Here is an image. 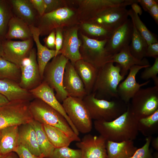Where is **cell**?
I'll return each mask as SVG.
<instances>
[{"mask_svg": "<svg viewBox=\"0 0 158 158\" xmlns=\"http://www.w3.org/2000/svg\"><path fill=\"white\" fill-rule=\"evenodd\" d=\"M109 62L116 63L119 64L121 67V74L124 77L134 65L150 66L146 58L140 60L134 57L130 52L129 45L124 47L119 52L113 55Z\"/></svg>", "mask_w": 158, "mask_h": 158, "instance_id": "603a6c76", "label": "cell"}, {"mask_svg": "<svg viewBox=\"0 0 158 158\" xmlns=\"http://www.w3.org/2000/svg\"><path fill=\"white\" fill-rule=\"evenodd\" d=\"M128 16L136 28L141 35L146 41L148 45L158 42L157 39L154 34L151 32L140 20L139 15L131 9L128 10Z\"/></svg>", "mask_w": 158, "mask_h": 158, "instance_id": "8d00e7d4", "label": "cell"}, {"mask_svg": "<svg viewBox=\"0 0 158 158\" xmlns=\"http://www.w3.org/2000/svg\"><path fill=\"white\" fill-rule=\"evenodd\" d=\"M39 16H41L45 13L46 6L44 0H30Z\"/></svg>", "mask_w": 158, "mask_h": 158, "instance_id": "ee69618b", "label": "cell"}, {"mask_svg": "<svg viewBox=\"0 0 158 158\" xmlns=\"http://www.w3.org/2000/svg\"><path fill=\"white\" fill-rule=\"evenodd\" d=\"M13 16L8 0H0V41L5 40L9 21Z\"/></svg>", "mask_w": 158, "mask_h": 158, "instance_id": "e575fe53", "label": "cell"}, {"mask_svg": "<svg viewBox=\"0 0 158 158\" xmlns=\"http://www.w3.org/2000/svg\"><path fill=\"white\" fill-rule=\"evenodd\" d=\"M0 93L9 102L17 100L31 102L35 98L29 91L21 88L18 83L8 79L0 80Z\"/></svg>", "mask_w": 158, "mask_h": 158, "instance_id": "7402d4cb", "label": "cell"}, {"mask_svg": "<svg viewBox=\"0 0 158 158\" xmlns=\"http://www.w3.org/2000/svg\"><path fill=\"white\" fill-rule=\"evenodd\" d=\"M151 66H140L135 65L129 70L128 74L126 79L119 84L117 87L118 97L128 104L137 92L143 86L148 84L150 80L141 84L136 81V75L141 69Z\"/></svg>", "mask_w": 158, "mask_h": 158, "instance_id": "2e32d148", "label": "cell"}, {"mask_svg": "<svg viewBox=\"0 0 158 158\" xmlns=\"http://www.w3.org/2000/svg\"><path fill=\"white\" fill-rule=\"evenodd\" d=\"M0 131V155L15 152L20 145L19 126H8Z\"/></svg>", "mask_w": 158, "mask_h": 158, "instance_id": "484cf974", "label": "cell"}, {"mask_svg": "<svg viewBox=\"0 0 158 158\" xmlns=\"http://www.w3.org/2000/svg\"><path fill=\"white\" fill-rule=\"evenodd\" d=\"M51 158H82V153L79 149L64 146L55 148Z\"/></svg>", "mask_w": 158, "mask_h": 158, "instance_id": "74e56055", "label": "cell"}, {"mask_svg": "<svg viewBox=\"0 0 158 158\" xmlns=\"http://www.w3.org/2000/svg\"><path fill=\"white\" fill-rule=\"evenodd\" d=\"M128 10L126 7L111 8L90 20V22L115 30L128 19Z\"/></svg>", "mask_w": 158, "mask_h": 158, "instance_id": "5bb4252c", "label": "cell"}, {"mask_svg": "<svg viewBox=\"0 0 158 158\" xmlns=\"http://www.w3.org/2000/svg\"><path fill=\"white\" fill-rule=\"evenodd\" d=\"M68 61L62 54L58 55L48 63L43 73V81L55 90V96L60 102L68 97L63 84L65 68Z\"/></svg>", "mask_w": 158, "mask_h": 158, "instance_id": "8992f818", "label": "cell"}, {"mask_svg": "<svg viewBox=\"0 0 158 158\" xmlns=\"http://www.w3.org/2000/svg\"><path fill=\"white\" fill-rule=\"evenodd\" d=\"M138 131L144 136H152L158 132V109L152 114L138 121Z\"/></svg>", "mask_w": 158, "mask_h": 158, "instance_id": "d6a6232c", "label": "cell"}, {"mask_svg": "<svg viewBox=\"0 0 158 158\" xmlns=\"http://www.w3.org/2000/svg\"><path fill=\"white\" fill-rule=\"evenodd\" d=\"M132 21L127 20L113 32L105 46L107 51L113 55L118 53L124 47L129 45L133 32Z\"/></svg>", "mask_w": 158, "mask_h": 158, "instance_id": "9a60e30c", "label": "cell"}, {"mask_svg": "<svg viewBox=\"0 0 158 158\" xmlns=\"http://www.w3.org/2000/svg\"></svg>", "mask_w": 158, "mask_h": 158, "instance_id": "6f0895ef", "label": "cell"}, {"mask_svg": "<svg viewBox=\"0 0 158 158\" xmlns=\"http://www.w3.org/2000/svg\"><path fill=\"white\" fill-rule=\"evenodd\" d=\"M33 43L32 38L22 41L5 39L2 42V57L20 67L22 60L29 56Z\"/></svg>", "mask_w": 158, "mask_h": 158, "instance_id": "7c38bea8", "label": "cell"}, {"mask_svg": "<svg viewBox=\"0 0 158 158\" xmlns=\"http://www.w3.org/2000/svg\"><path fill=\"white\" fill-rule=\"evenodd\" d=\"M20 126V144L25 146L34 155L43 158L38 144L35 131L30 123Z\"/></svg>", "mask_w": 158, "mask_h": 158, "instance_id": "83f0119b", "label": "cell"}, {"mask_svg": "<svg viewBox=\"0 0 158 158\" xmlns=\"http://www.w3.org/2000/svg\"><path fill=\"white\" fill-rule=\"evenodd\" d=\"M80 6L87 12L90 19L112 8L131 5L137 0H78Z\"/></svg>", "mask_w": 158, "mask_h": 158, "instance_id": "d6986e66", "label": "cell"}, {"mask_svg": "<svg viewBox=\"0 0 158 158\" xmlns=\"http://www.w3.org/2000/svg\"><path fill=\"white\" fill-rule=\"evenodd\" d=\"M15 152H11L3 155H0V158H19Z\"/></svg>", "mask_w": 158, "mask_h": 158, "instance_id": "f5cc1de1", "label": "cell"}, {"mask_svg": "<svg viewBox=\"0 0 158 158\" xmlns=\"http://www.w3.org/2000/svg\"><path fill=\"white\" fill-rule=\"evenodd\" d=\"M55 30L52 31L44 39L45 47L49 49L55 50Z\"/></svg>", "mask_w": 158, "mask_h": 158, "instance_id": "f6af8a7d", "label": "cell"}, {"mask_svg": "<svg viewBox=\"0 0 158 158\" xmlns=\"http://www.w3.org/2000/svg\"><path fill=\"white\" fill-rule=\"evenodd\" d=\"M30 123L35 131L38 144L43 158H51L55 148L49 140L43 124L34 119Z\"/></svg>", "mask_w": 158, "mask_h": 158, "instance_id": "f546056e", "label": "cell"}, {"mask_svg": "<svg viewBox=\"0 0 158 158\" xmlns=\"http://www.w3.org/2000/svg\"><path fill=\"white\" fill-rule=\"evenodd\" d=\"M32 37L37 47V57L39 72L43 80L45 67L52 59L57 55L55 50L49 49L41 43L40 40L39 30L35 26H29Z\"/></svg>", "mask_w": 158, "mask_h": 158, "instance_id": "d4e9b609", "label": "cell"}, {"mask_svg": "<svg viewBox=\"0 0 158 158\" xmlns=\"http://www.w3.org/2000/svg\"><path fill=\"white\" fill-rule=\"evenodd\" d=\"M152 146L157 151H158V137L152 138L151 142Z\"/></svg>", "mask_w": 158, "mask_h": 158, "instance_id": "816d5d0a", "label": "cell"}, {"mask_svg": "<svg viewBox=\"0 0 158 158\" xmlns=\"http://www.w3.org/2000/svg\"><path fill=\"white\" fill-rule=\"evenodd\" d=\"M15 152L19 158H42L32 154L25 146L21 144H20Z\"/></svg>", "mask_w": 158, "mask_h": 158, "instance_id": "b9f144b4", "label": "cell"}, {"mask_svg": "<svg viewBox=\"0 0 158 158\" xmlns=\"http://www.w3.org/2000/svg\"><path fill=\"white\" fill-rule=\"evenodd\" d=\"M152 158H158V152L157 151L155 152L153 155Z\"/></svg>", "mask_w": 158, "mask_h": 158, "instance_id": "11a10c76", "label": "cell"}, {"mask_svg": "<svg viewBox=\"0 0 158 158\" xmlns=\"http://www.w3.org/2000/svg\"><path fill=\"white\" fill-rule=\"evenodd\" d=\"M152 138V136L147 137L144 145L138 149L134 154L129 158H152V152L150 148Z\"/></svg>", "mask_w": 158, "mask_h": 158, "instance_id": "ab89813d", "label": "cell"}, {"mask_svg": "<svg viewBox=\"0 0 158 158\" xmlns=\"http://www.w3.org/2000/svg\"><path fill=\"white\" fill-rule=\"evenodd\" d=\"M47 138L55 148L68 146L73 141L59 129L47 125L43 124Z\"/></svg>", "mask_w": 158, "mask_h": 158, "instance_id": "4dcf8cb0", "label": "cell"}, {"mask_svg": "<svg viewBox=\"0 0 158 158\" xmlns=\"http://www.w3.org/2000/svg\"><path fill=\"white\" fill-rule=\"evenodd\" d=\"M21 78L19 83L22 88L31 90L42 82L37 61L36 49L33 47L29 56L22 61L20 66Z\"/></svg>", "mask_w": 158, "mask_h": 158, "instance_id": "8fae6325", "label": "cell"}, {"mask_svg": "<svg viewBox=\"0 0 158 158\" xmlns=\"http://www.w3.org/2000/svg\"><path fill=\"white\" fill-rule=\"evenodd\" d=\"M138 121L128 105L127 110L115 119L95 121L94 125L96 130L107 141L119 142L136 138L139 132Z\"/></svg>", "mask_w": 158, "mask_h": 158, "instance_id": "6da1fadb", "label": "cell"}, {"mask_svg": "<svg viewBox=\"0 0 158 158\" xmlns=\"http://www.w3.org/2000/svg\"><path fill=\"white\" fill-rule=\"evenodd\" d=\"M107 140L100 135H85L76 146L81 152L82 158H107Z\"/></svg>", "mask_w": 158, "mask_h": 158, "instance_id": "4fadbf2b", "label": "cell"}, {"mask_svg": "<svg viewBox=\"0 0 158 158\" xmlns=\"http://www.w3.org/2000/svg\"><path fill=\"white\" fill-rule=\"evenodd\" d=\"M92 119L112 121L127 110L128 104L119 98L108 101L96 98L92 93L83 99Z\"/></svg>", "mask_w": 158, "mask_h": 158, "instance_id": "277c9868", "label": "cell"}, {"mask_svg": "<svg viewBox=\"0 0 158 158\" xmlns=\"http://www.w3.org/2000/svg\"><path fill=\"white\" fill-rule=\"evenodd\" d=\"M82 27L92 39L100 40H109L115 31L90 22L83 24Z\"/></svg>", "mask_w": 158, "mask_h": 158, "instance_id": "d590c367", "label": "cell"}, {"mask_svg": "<svg viewBox=\"0 0 158 158\" xmlns=\"http://www.w3.org/2000/svg\"><path fill=\"white\" fill-rule=\"evenodd\" d=\"M46 7L45 13L50 12L62 7L63 1L59 0H44Z\"/></svg>", "mask_w": 158, "mask_h": 158, "instance_id": "60d3db41", "label": "cell"}, {"mask_svg": "<svg viewBox=\"0 0 158 158\" xmlns=\"http://www.w3.org/2000/svg\"><path fill=\"white\" fill-rule=\"evenodd\" d=\"M29 91L35 98L41 100L61 114L66 119L74 133L78 136L79 133L67 116L62 104L56 98L54 90L45 82L43 81L39 86Z\"/></svg>", "mask_w": 158, "mask_h": 158, "instance_id": "e0dca14e", "label": "cell"}, {"mask_svg": "<svg viewBox=\"0 0 158 158\" xmlns=\"http://www.w3.org/2000/svg\"><path fill=\"white\" fill-rule=\"evenodd\" d=\"M21 78L20 67L0 57V80L9 79L19 83Z\"/></svg>", "mask_w": 158, "mask_h": 158, "instance_id": "836d02e7", "label": "cell"}, {"mask_svg": "<svg viewBox=\"0 0 158 158\" xmlns=\"http://www.w3.org/2000/svg\"><path fill=\"white\" fill-rule=\"evenodd\" d=\"M137 149L132 140L119 142L107 141V158H129L134 154Z\"/></svg>", "mask_w": 158, "mask_h": 158, "instance_id": "4316f807", "label": "cell"}, {"mask_svg": "<svg viewBox=\"0 0 158 158\" xmlns=\"http://www.w3.org/2000/svg\"><path fill=\"white\" fill-rule=\"evenodd\" d=\"M137 2L144 11L147 12L153 5L158 3V1L156 0H137Z\"/></svg>", "mask_w": 158, "mask_h": 158, "instance_id": "7dc6e473", "label": "cell"}, {"mask_svg": "<svg viewBox=\"0 0 158 158\" xmlns=\"http://www.w3.org/2000/svg\"><path fill=\"white\" fill-rule=\"evenodd\" d=\"M132 23L133 29L131 43L129 45L130 50L134 57L141 60L145 57L148 44L137 30L133 22Z\"/></svg>", "mask_w": 158, "mask_h": 158, "instance_id": "1f68e13d", "label": "cell"}, {"mask_svg": "<svg viewBox=\"0 0 158 158\" xmlns=\"http://www.w3.org/2000/svg\"><path fill=\"white\" fill-rule=\"evenodd\" d=\"M156 23L158 24V3L153 5L148 11Z\"/></svg>", "mask_w": 158, "mask_h": 158, "instance_id": "c3c4849f", "label": "cell"}, {"mask_svg": "<svg viewBox=\"0 0 158 158\" xmlns=\"http://www.w3.org/2000/svg\"><path fill=\"white\" fill-rule=\"evenodd\" d=\"M29 109L34 120L42 124L59 129L73 141H80V139L74 133L65 118L41 100L34 98L30 102Z\"/></svg>", "mask_w": 158, "mask_h": 158, "instance_id": "3957f363", "label": "cell"}, {"mask_svg": "<svg viewBox=\"0 0 158 158\" xmlns=\"http://www.w3.org/2000/svg\"><path fill=\"white\" fill-rule=\"evenodd\" d=\"M138 4L137 0L136 2L133 3L131 5V9L137 14L141 15L142 13V11Z\"/></svg>", "mask_w": 158, "mask_h": 158, "instance_id": "681fc988", "label": "cell"}, {"mask_svg": "<svg viewBox=\"0 0 158 158\" xmlns=\"http://www.w3.org/2000/svg\"><path fill=\"white\" fill-rule=\"evenodd\" d=\"M144 70L141 73V78L144 80H148L149 79H152L155 85L158 86V57L155 59L153 65L144 68Z\"/></svg>", "mask_w": 158, "mask_h": 158, "instance_id": "f35d334b", "label": "cell"}, {"mask_svg": "<svg viewBox=\"0 0 158 158\" xmlns=\"http://www.w3.org/2000/svg\"><path fill=\"white\" fill-rule=\"evenodd\" d=\"M2 42L0 41V57H2L3 55Z\"/></svg>", "mask_w": 158, "mask_h": 158, "instance_id": "db71d44e", "label": "cell"}, {"mask_svg": "<svg viewBox=\"0 0 158 158\" xmlns=\"http://www.w3.org/2000/svg\"><path fill=\"white\" fill-rule=\"evenodd\" d=\"M62 103L66 114L78 132L83 134L90 132L92 119L83 99L69 96Z\"/></svg>", "mask_w": 158, "mask_h": 158, "instance_id": "ba28073f", "label": "cell"}, {"mask_svg": "<svg viewBox=\"0 0 158 158\" xmlns=\"http://www.w3.org/2000/svg\"><path fill=\"white\" fill-rule=\"evenodd\" d=\"M130 100L128 106L138 120L152 114L158 109V86L140 88Z\"/></svg>", "mask_w": 158, "mask_h": 158, "instance_id": "5b68a950", "label": "cell"}, {"mask_svg": "<svg viewBox=\"0 0 158 158\" xmlns=\"http://www.w3.org/2000/svg\"><path fill=\"white\" fill-rule=\"evenodd\" d=\"M63 84L68 97L83 99L87 95L82 81L69 60L65 67Z\"/></svg>", "mask_w": 158, "mask_h": 158, "instance_id": "ac0fdd59", "label": "cell"}, {"mask_svg": "<svg viewBox=\"0 0 158 158\" xmlns=\"http://www.w3.org/2000/svg\"><path fill=\"white\" fill-rule=\"evenodd\" d=\"M75 13L71 9L64 7L39 16L36 27L40 36L48 35L57 28L70 25L74 19Z\"/></svg>", "mask_w": 158, "mask_h": 158, "instance_id": "30bf717a", "label": "cell"}, {"mask_svg": "<svg viewBox=\"0 0 158 158\" xmlns=\"http://www.w3.org/2000/svg\"><path fill=\"white\" fill-rule=\"evenodd\" d=\"M83 46L80 52L82 58L98 69L109 62L112 55L106 50L105 46L108 40H98L82 35Z\"/></svg>", "mask_w": 158, "mask_h": 158, "instance_id": "9c48e42d", "label": "cell"}, {"mask_svg": "<svg viewBox=\"0 0 158 158\" xmlns=\"http://www.w3.org/2000/svg\"><path fill=\"white\" fill-rule=\"evenodd\" d=\"M55 50L57 55L61 54V49L63 42V37L61 29L57 28L55 29Z\"/></svg>", "mask_w": 158, "mask_h": 158, "instance_id": "7bdbcfd3", "label": "cell"}, {"mask_svg": "<svg viewBox=\"0 0 158 158\" xmlns=\"http://www.w3.org/2000/svg\"><path fill=\"white\" fill-rule=\"evenodd\" d=\"M13 15L28 25L36 26L39 16L30 0H8Z\"/></svg>", "mask_w": 158, "mask_h": 158, "instance_id": "44dd1931", "label": "cell"}, {"mask_svg": "<svg viewBox=\"0 0 158 158\" xmlns=\"http://www.w3.org/2000/svg\"><path fill=\"white\" fill-rule=\"evenodd\" d=\"M30 102L15 101L0 107V130L11 126L30 123L33 119L30 110Z\"/></svg>", "mask_w": 158, "mask_h": 158, "instance_id": "52a82bcc", "label": "cell"}, {"mask_svg": "<svg viewBox=\"0 0 158 158\" xmlns=\"http://www.w3.org/2000/svg\"><path fill=\"white\" fill-rule=\"evenodd\" d=\"M9 102L4 96L0 93V107L6 105Z\"/></svg>", "mask_w": 158, "mask_h": 158, "instance_id": "f907efd6", "label": "cell"}, {"mask_svg": "<svg viewBox=\"0 0 158 158\" xmlns=\"http://www.w3.org/2000/svg\"><path fill=\"white\" fill-rule=\"evenodd\" d=\"M78 29L72 27L66 30L64 34L61 54L68 59L73 65L82 59L80 52L81 42L78 36Z\"/></svg>", "mask_w": 158, "mask_h": 158, "instance_id": "ffe728a7", "label": "cell"}, {"mask_svg": "<svg viewBox=\"0 0 158 158\" xmlns=\"http://www.w3.org/2000/svg\"><path fill=\"white\" fill-rule=\"evenodd\" d=\"M145 57H150L156 59L158 57V42L148 45Z\"/></svg>", "mask_w": 158, "mask_h": 158, "instance_id": "bcb514c9", "label": "cell"}, {"mask_svg": "<svg viewBox=\"0 0 158 158\" xmlns=\"http://www.w3.org/2000/svg\"><path fill=\"white\" fill-rule=\"evenodd\" d=\"M84 84L87 95L92 93L98 75V69L82 59L73 65Z\"/></svg>", "mask_w": 158, "mask_h": 158, "instance_id": "cb8c5ba5", "label": "cell"}, {"mask_svg": "<svg viewBox=\"0 0 158 158\" xmlns=\"http://www.w3.org/2000/svg\"><path fill=\"white\" fill-rule=\"evenodd\" d=\"M121 67L109 62L98 69L97 78L92 91L98 99L107 100L119 98L117 87L124 77L121 74Z\"/></svg>", "mask_w": 158, "mask_h": 158, "instance_id": "7a4b0ae2", "label": "cell"}, {"mask_svg": "<svg viewBox=\"0 0 158 158\" xmlns=\"http://www.w3.org/2000/svg\"></svg>", "mask_w": 158, "mask_h": 158, "instance_id": "9f6ffc18", "label": "cell"}, {"mask_svg": "<svg viewBox=\"0 0 158 158\" xmlns=\"http://www.w3.org/2000/svg\"><path fill=\"white\" fill-rule=\"evenodd\" d=\"M32 38L29 26L13 15L9 21L5 39H19L23 41Z\"/></svg>", "mask_w": 158, "mask_h": 158, "instance_id": "f1b7e54d", "label": "cell"}]
</instances>
